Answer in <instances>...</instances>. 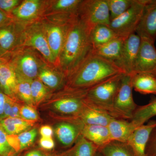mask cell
Masks as SVG:
<instances>
[{
	"instance_id": "obj_17",
	"label": "cell",
	"mask_w": 156,
	"mask_h": 156,
	"mask_svg": "<svg viewBox=\"0 0 156 156\" xmlns=\"http://www.w3.org/2000/svg\"><path fill=\"white\" fill-rule=\"evenodd\" d=\"M17 78L11 62L5 60L0 65V89L12 98L17 96Z\"/></svg>"
},
{
	"instance_id": "obj_11",
	"label": "cell",
	"mask_w": 156,
	"mask_h": 156,
	"mask_svg": "<svg viewBox=\"0 0 156 156\" xmlns=\"http://www.w3.org/2000/svg\"><path fill=\"white\" fill-rule=\"evenodd\" d=\"M140 42L141 38L135 33L129 36L124 41L121 56L117 65L126 74L133 75Z\"/></svg>"
},
{
	"instance_id": "obj_26",
	"label": "cell",
	"mask_w": 156,
	"mask_h": 156,
	"mask_svg": "<svg viewBox=\"0 0 156 156\" xmlns=\"http://www.w3.org/2000/svg\"><path fill=\"white\" fill-rule=\"evenodd\" d=\"M156 116V98H155L147 104L137 106L130 121L137 128Z\"/></svg>"
},
{
	"instance_id": "obj_31",
	"label": "cell",
	"mask_w": 156,
	"mask_h": 156,
	"mask_svg": "<svg viewBox=\"0 0 156 156\" xmlns=\"http://www.w3.org/2000/svg\"><path fill=\"white\" fill-rule=\"evenodd\" d=\"M134 0H106L111 21L123 14L133 4Z\"/></svg>"
},
{
	"instance_id": "obj_10",
	"label": "cell",
	"mask_w": 156,
	"mask_h": 156,
	"mask_svg": "<svg viewBox=\"0 0 156 156\" xmlns=\"http://www.w3.org/2000/svg\"><path fill=\"white\" fill-rule=\"evenodd\" d=\"M154 44L149 39L141 38L133 75L147 73L156 77V49Z\"/></svg>"
},
{
	"instance_id": "obj_40",
	"label": "cell",
	"mask_w": 156,
	"mask_h": 156,
	"mask_svg": "<svg viewBox=\"0 0 156 156\" xmlns=\"http://www.w3.org/2000/svg\"><path fill=\"white\" fill-rule=\"evenodd\" d=\"M7 95L0 89V121L5 119L4 106Z\"/></svg>"
},
{
	"instance_id": "obj_1",
	"label": "cell",
	"mask_w": 156,
	"mask_h": 156,
	"mask_svg": "<svg viewBox=\"0 0 156 156\" xmlns=\"http://www.w3.org/2000/svg\"><path fill=\"white\" fill-rule=\"evenodd\" d=\"M89 33V28L78 17L70 27L58 59L60 68L68 78L93 50Z\"/></svg>"
},
{
	"instance_id": "obj_29",
	"label": "cell",
	"mask_w": 156,
	"mask_h": 156,
	"mask_svg": "<svg viewBox=\"0 0 156 156\" xmlns=\"http://www.w3.org/2000/svg\"><path fill=\"white\" fill-rule=\"evenodd\" d=\"M103 156H134L127 143L111 141L98 149Z\"/></svg>"
},
{
	"instance_id": "obj_14",
	"label": "cell",
	"mask_w": 156,
	"mask_h": 156,
	"mask_svg": "<svg viewBox=\"0 0 156 156\" xmlns=\"http://www.w3.org/2000/svg\"><path fill=\"white\" fill-rule=\"evenodd\" d=\"M140 38L156 40V0H148L136 31Z\"/></svg>"
},
{
	"instance_id": "obj_19",
	"label": "cell",
	"mask_w": 156,
	"mask_h": 156,
	"mask_svg": "<svg viewBox=\"0 0 156 156\" xmlns=\"http://www.w3.org/2000/svg\"><path fill=\"white\" fill-rule=\"evenodd\" d=\"M108 128L112 141L127 143L136 128L131 121L113 118Z\"/></svg>"
},
{
	"instance_id": "obj_32",
	"label": "cell",
	"mask_w": 156,
	"mask_h": 156,
	"mask_svg": "<svg viewBox=\"0 0 156 156\" xmlns=\"http://www.w3.org/2000/svg\"><path fill=\"white\" fill-rule=\"evenodd\" d=\"M17 78V96L27 105L33 106L31 90V83L32 81Z\"/></svg>"
},
{
	"instance_id": "obj_33",
	"label": "cell",
	"mask_w": 156,
	"mask_h": 156,
	"mask_svg": "<svg viewBox=\"0 0 156 156\" xmlns=\"http://www.w3.org/2000/svg\"><path fill=\"white\" fill-rule=\"evenodd\" d=\"M31 90L34 105L40 103L47 95V87L38 79L32 81Z\"/></svg>"
},
{
	"instance_id": "obj_12",
	"label": "cell",
	"mask_w": 156,
	"mask_h": 156,
	"mask_svg": "<svg viewBox=\"0 0 156 156\" xmlns=\"http://www.w3.org/2000/svg\"><path fill=\"white\" fill-rule=\"evenodd\" d=\"M25 29L23 26L12 21L0 27L1 48L10 53L20 45H23Z\"/></svg>"
},
{
	"instance_id": "obj_36",
	"label": "cell",
	"mask_w": 156,
	"mask_h": 156,
	"mask_svg": "<svg viewBox=\"0 0 156 156\" xmlns=\"http://www.w3.org/2000/svg\"><path fill=\"white\" fill-rule=\"evenodd\" d=\"M147 156H156V126L152 131L147 147Z\"/></svg>"
},
{
	"instance_id": "obj_15",
	"label": "cell",
	"mask_w": 156,
	"mask_h": 156,
	"mask_svg": "<svg viewBox=\"0 0 156 156\" xmlns=\"http://www.w3.org/2000/svg\"><path fill=\"white\" fill-rule=\"evenodd\" d=\"M156 126V121H150L147 124L137 127L127 141L134 156H147V147L152 131Z\"/></svg>"
},
{
	"instance_id": "obj_18",
	"label": "cell",
	"mask_w": 156,
	"mask_h": 156,
	"mask_svg": "<svg viewBox=\"0 0 156 156\" xmlns=\"http://www.w3.org/2000/svg\"><path fill=\"white\" fill-rule=\"evenodd\" d=\"M78 118L84 125L108 126L112 119L114 118L106 112L92 106L87 102Z\"/></svg>"
},
{
	"instance_id": "obj_16",
	"label": "cell",
	"mask_w": 156,
	"mask_h": 156,
	"mask_svg": "<svg viewBox=\"0 0 156 156\" xmlns=\"http://www.w3.org/2000/svg\"><path fill=\"white\" fill-rule=\"evenodd\" d=\"M46 2L40 0H25L11 12L17 20L28 22L35 19L45 9Z\"/></svg>"
},
{
	"instance_id": "obj_2",
	"label": "cell",
	"mask_w": 156,
	"mask_h": 156,
	"mask_svg": "<svg viewBox=\"0 0 156 156\" xmlns=\"http://www.w3.org/2000/svg\"><path fill=\"white\" fill-rule=\"evenodd\" d=\"M123 73H125L115 63L96 55L92 50L77 69L68 78V87L88 89Z\"/></svg>"
},
{
	"instance_id": "obj_46",
	"label": "cell",
	"mask_w": 156,
	"mask_h": 156,
	"mask_svg": "<svg viewBox=\"0 0 156 156\" xmlns=\"http://www.w3.org/2000/svg\"><path fill=\"white\" fill-rule=\"evenodd\" d=\"M5 60H4V59H1V58H0V65L2 64V62L3 61H5Z\"/></svg>"
},
{
	"instance_id": "obj_8",
	"label": "cell",
	"mask_w": 156,
	"mask_h": 156,
	"mask_svg": "<svg viewBox=\"0 0 156 156\" xmlns=\"http://www.w3.org/2000/svg\"><path fill=\"white\" fill-rule=\"evenodd\" d=\"M23 45L37 50L49 63L56 62L48 44L43 23H33L25 28Z\"/></svg>"
},
{
	"instance_id": "obj_27",
	"label": "cell",
	"mask_w": 156,
	"mask_h": 156,
	"mask_svg": "<svg viewBox=\"0 0 156 156\" xmlns=\"http://www.w3.org/2000/svg\"><path fill=\"white\" fill-rule=\"evenodd\" d=\"M37 130L33 128L16 135H9V143L15 151L23 150L30 146L36 139Z\"/></svg>"
},
{
	"instance_id": "obj_38",
	"label": "cell",
	"mask_w": 156,
	"mask_h": 156,
	"mask_svg": "<svg viewBox=\"0 0 156 156\" xmlns=\"http://www.w3.org/2000/svg\"><path fill=\"white\" fill-rule=\"evenodd\" d=\"M41 147L46 150H51L55 147V143L52 137H41L40 140Z\"/></svg>"
},
{
	"instance_id": "obj_34",
	"label": "cell",
	"mask_w": 156,
	"mask_h": 156,
	"mask_svg": "<svg viewBox=\"0 0 156 156\" xmlns=\"http://www.w3.org/2000/svg\"><path fill=\"white\" fill-rule=\"evenodd\" d=\"M14 151L9 140V135L0 125V156H10Z\"/></svg>"
},
{
	"instance_id": "obj_28",
	"label": "cell",
	"mask_w": 156,
	"mask_h": 156,
	"mask_svg": "<svg viewBox=\"0 0 156 156\" xmlns=\"http://www.w3.org/2000/svg\"><path fill=\"white\" fill-rule=\"evenodd\" d=\"M82 0H57L51 1L49 10L59 12L61 15H77L78 9ZM78 16V15H77Z\"/></svg>"
},
{
	"instance_id": "obj_7",
	"label": "cell",
	"mask_w": 156,
	"mask_h": 156,
	"mask_svg": "<svg viewBox=\"0 0 156 156\" xmlns=\"http://www.w3.org/2000/svg\"><path fill=\"white\" fill-rule=\"evenodd\" d=\"M32 50L27 49L20 51L10 62L17 78L33 81L38 78L40 71L46 66Z\"/></svg>"
},
{
	"instance_id": "obj_42",
	"label": "cell",
	"mask_w": 156,
	"mask_h": 156,
	"mask_svg": "<svg viewBox=\"0 0 156 156\" xmlns=\"http://www.w3.org/2000/svg\"><path fill=\"white\" fill-rule=\"evenodd\" d=\"M12 18L10 15L0 10V27L8 24L12 21Z\"/></svg>"
},
{
	"instance_id": "obj_3",
	"label": "cell",
	"mask_w": 156,
	"mask_h": 156,
	"mask_svg": "<svg viewBox=\"0 0 156 156\" xmlns=\"http://www.w3.org/2000/svg\"><path fill=\"white\" fill-rule=\"evenodd\" d=\"M124 74L115 76L87 89V103L106 112L112 116L114 101Z\"/></svg>"
},
{
	"instance_id": "obj_23",
	"label": "cell",
	"mask_w": 156,
	"mask_h": 156,
	"mask_svg": "<svg viewBox=\"0 0 156 156\" xmlns=\"http://www.w3.org/2000/svg\"><path fill=\"white\" fill-rule=\"evenodd\" d=\"M90 41L93 48H97L118 37L108 26L99 24L90 31Z\"/></svg>"
},
{
	"instance_id": "obj_43",
	"label": "cell",
	"mask_w": 156,
	"mask_h": 156,
	"mask_svg": "<svg viewBox=\"0 0 156 156\" xmlns=\"http://www.w3.org/2000/svg\"><path fill=\"white\" fill-rule=\"evenodd\" d=\"M25 156H47L41 151L33 150L27 153Z\"/></svg>"
},
{
	"instance_id": "obj_21",
	"label": "cell",
	"mask_w": 156,
	"mask_h": 156,
	"mask_svg": "<svg viewBox=\"0 0 156 156\" xmlns=\"http://www.w3.org/2000/svg\"><path fill=\"white\" fill-rule=\"evenodd\" d=\"M125 40L123 38L117 37L105 44L93 48V52L117 65L121 56Z\"/></svg>"
},
{
	"instance_id": "obj_5",
	"label": "cell",
	"mask_w": 156,
	"mask_h": 156,
	"mask_svg": "<svg viewBox=\"0 0 156 156\" xmlns=\"http://www.w3.org/2000/svg\"><path fill=\"white\" fill-rule=\"evenodd\" d=\"M148 0H134L131 7L111 21L109 27L118 37L126 39L136 33Z\"/></svg>"
},
{
	"instance_id": "obj_20",
	"label": "cell",
	"mask_w": 156,
	"mask_h": 156,
	"mask_svg": "<svg viewBox=\"0 0 156 156\" xmlns=\"http://www.w3.org/2000/svg\"><path fill=\"white\" fill-rule=\"evenodd\" d=\"M81 134L99 149L112 141L107 126L84 125Z\"/></svg>"
},
{
	"instance_id": "obj_9",
	"label": "cell",
	"mask_w": 156,
	"mask_h": 156,
	"mask_svg": "<svg viewBox=\"0 0 156 156\" xmlns=\"http://www.w3.org/2000/svg\"><path fill=\"white\" fill-rule=\"evenodd\" d=\"M77 17L66 21H59V24L43 23L48 44L56 61L58 60L70 27Z\"/></svg>"
},
{
	"instance_id": "obj_6",
	"label": "cell",
	"mask_w": 156,
	"mask_h": 156,
	"mask_svg": "<svg viewBox=\"0 0 156 156\" xmlns=\"http://www.w3.org/2000/svg\"><path fill=\"white\" fill-rule=\"evenodd\" d=\"M77 15L90 31L99 24L109 26L110 24L109 11L106 0L82 1Z\"/></svg>"
},
{
	"instance_id": "obj_25",
	"label": "cell",
	"mask_w": 156,
	"mask_h": 156,
	"mask_svg": "<svg viewBox=\"0 0 156 156\" xmlns=\"http://www.w3.org/2000/svg\"><path fill=\"white\" fill-rule=\"evenodd\" d=\"M34 122L21 118H7L0 121V125L8 135H16L29 130Z\"/></svg>"
},
{
	"instance_id": "obj_45",
	"label": "cell",
	"mask_w": 156,
	"mask_h": 156,
	"mask_svg": "<svg viewBox=\"0 0 156 156\" xmlns=\"http://www.w3.org/2000/svg\"><path fill=\"white\" fill-rule=\"evenodd\" d=\"M95 156H103L102 155V154H101V153L99 151H98L97 152V153L95 155Z\"/></svg>"
},
{
	"instance_id": "obj_44",
	"label": "cell",
	"mask_w": 156,
	"mask_h": 156,
	"mask_svg": "<svg viewBox=\"0 0 156 156\" xmlns=\"http://www.w3.org/2000/svg\"><path fill=\"white\" fill-rule=\"evenodd\" d=\"M10 52H7L5 50H3L2 48L0 46V58L4 59V58L7 57L9 55Z\"/></svg>"
},
{
	"instance_id": "obj_4",
	"label": "cell",
	"mask_w": 156,
	"mask_h": 156,
	"mask_svg": "<svg viewBox=\"0 0 156 156\" xmlns=\"http://www.w3.org/2000/svg\"><path fill=\"white\" fill-rule=\"evenodd\" d=\"M132 76L124 74L115 96L112 116L116 119L131 120L137 105L133 97Z\"/></svg>"
},
{
	"instance_id": "obj_39",
	"label": "cell",
	"mask_w": 156,
	"mask_h": 156,
	"mask_svg": "<svg viewBox=\"0 0 156 156\" xmlns=\"http://www.w3.org/2000/svg\"><path fill=\"white\" fill-rule=\"evenodd\" d=\"M21 107L19 104L14 101L11 106L9 118H20V110Z\"/></svg>"
},
{
	"instance_id": "obj_24",
	"label": "cell",
	"mask_w": 156,
	"mask_h": 156,
	"mask_svg": "<svg viewBox=\"0 0 156 156\" xmlns=\"http://www.w3.org/2000/svg\"><path fill=\"white\" fill-rule=\"evenodd\" d=\"M98 147L81 135L72 147L61 156H95Z\"/></svg>"
},
{
	"instance_id": "obj_22",
	"label": "cell",
	"mask_w": 156,
	"mask_h": 156,
	"mask_svg": "<svg viewBox=\"0 0 156 156\" xmlns=\"http://www.w3.org/2000/svg\"><path fill=\"white\" fill-rule=\"evenodd\" d=\"M132 76L133 89L143 95H156V77L147 73L134 74Z\"/></svg>"
},
{
	"instance_id": "obj_30",
	"label": "cell",
	"mask_w": 156,
	"mask_h": 156,
	"mask_svg": "<svg viewBox=\"0 0 156 156\" xmlns=\"http://www.w3.org/2000/svg\"><path fill=\"white\" fill-rule=\"evenodd\" d=\"M64 74H60L45 66L39 73L38 79L41 81L46 87L54 89L60 86L63 80Z\"/></svg>"
},
{
	"instance_id": "obj_37",
	"label": "cell",
	"mask_w": 156,
	"mask_h": 156,
	"mask_svg": "<svg viewBox=\"0 0 156 156\" xmlns=\"http://www.w3.org/2000/svg\"><path fill=\"white\" fill-rule=\"evenodd\" d=\"M21 2L19 0H0V10L5 12L11 13Z\"/></svg>"
},
{
	"instance_id": "obj_35",
	"label": "cell",
	"mask_w": 156,
	"mask_h": 156,
	"mask_svg": "<svg viewBox=\"0 0 156 156\" xmlns=\"http://www.w3.org/2000/svg\"><path fill=\"white\" fill-rule=\"evenodd\" d=\"M20 116L23 119L33 122L37 121L39 117L36 110L32 106L27 105L21 107Z\"/></svg>"
},
{
	"instance_id": "obj_41",
	"label": "cell",
	"mask_w": 156,
	"mask_h": 156,
	"mask_svg": "<svg viewBox=\"0 0 156 156\" xmlns=\"http://www.w3.org/2000/svg\"><path fill=\"white\" fill-rule=\"evenodd\" d=\"M40 133L42 137H52L53 130L50 126H44L40 128Z\"/></svg>"
},
{
	"instance_id": "obj_13",
	"label": "cell",
	"mask_w": 156,
	"mask_h": 156,
	"mask_svg": "<svg viewBox=\"0 0 156 156\" xmlns=\"http://www.w3.org/2000/svg\"><path fill=\"white\" fill-rule=\"evenodd\" d=\"M84 124L79 118H69V121L56 126L55 133L61 144L66 147L72 146L82 135Z\"/></svg>"
}]
</instances>
